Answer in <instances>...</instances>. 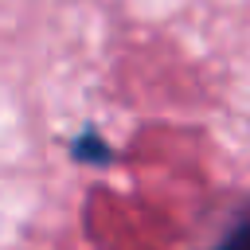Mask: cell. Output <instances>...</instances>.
<instances>
[{"label":"cell","mask_w":250,"mask_h":250,"mask_svg":"<svg viewBox=\"0 0 250 250\" xmlns=\"http://www.w3.org/2000/svg\"><path fill=\"white\" fill-rule=\"evenodd\" d=\"M215 250H250V207H246V211L219 234Z\"/></svg>","instance_id":"obj_1"}]
</instances>
